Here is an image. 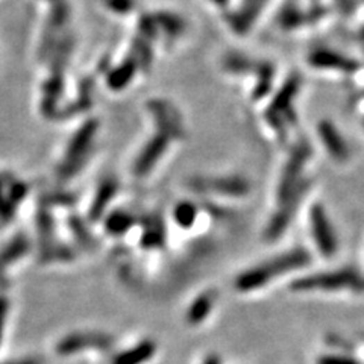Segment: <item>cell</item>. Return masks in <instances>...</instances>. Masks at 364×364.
I'll use <instances>...</instances> for the list:
<instances>
[{
	"mask_svg": "<svg viewBox=\"0 0 364 364\" xmlns=\"http://www.w3.org/2000/svg\"><path fill=\"white\" fill-rule=\"evenodd\" d=\"M204 364H220V363H219V360L216 357H210Z\"/></svg>",
	"mask_w": 364,
	"mask_h": 364,
	"instance_id": "obj_21",
	"label": "cell"
},
{
	"mask_svg": "<svg viewBox=\"0 0 364 364\" xmlns=\"http://www.w3.org/2000/svg\"><path fill=\"white\" fill-rule=\"evenodd\" d=\"M131 76H132V69L129 67V65H125L123 69L120 67L111 74L110 84H111V87H115V88H123L128 84V81L131 79Z\"/></svg>",
	"mask_w": 364,
	"mask_h": 364,
	"instance_id": "obj_15",
	"label": "cell"
},
{
	"mask_svg": "<svg viewBox=\"0 0 364 364\" xmlns=\"http://www.w3.org/2000/svg\"><path fill=\"white\" fill-rule=\"evenodd\" d=\"M195 187L210 192H217L226 196H245L249 192V184L242 178H220V179H205L196 182Z\"/></svg>",
	"mask_w": 364,
	"mask_h": 364,
	"instance_id": "obj_7",
	"label": "cell"
},
{
	"mask_svg": "<svg viewBox=\"0 0 364 364\" xmlns=\"http://www.w3.org/2000/svg\"><path fill=\"white\" fill-rule=\"evenodd\" d=\"M115 192H117V184H115V181H113V179L105 181L104 184L99 187L96 199L93 201V205H91V211H90L91 219L96 220V219L101 217V214L106 208V205H108L113 201Z\"/></svg>",
	"mask_w": 364,
	"mask_h": 364,
	"instance_id": "obj_9",
	"label": "cell"
},
{
	"mask_svg": "<svg viewBox=\"0 0 364 364\" xmlns=\"http://www.w3.org/2000/svg\"><path fill=\"white\" fill-rule=\"evenodd\" d=\"M26 249H28L26 240H19V242H15L14 245L8 247V249L3 252V255L0 256V260H2V263L14 261L15 258H19L23 252H26Z\"/></svg>",
	"mask_w": 364,
	"mask_h": 364,
	"instance_id": "obj_14",
	"label": "cell"
},
{
	"mask_svg": "<svg viewBox=\"0 0 364 364\" xmlns=\"http://www.w3.org/2000/svg\"><path fill=\"white\" fill-rule=\"evenodd\" d=\"M169 137L172 138V135L169 134L156 135L147 143V146L143 149L142 154L138 155V160L135 161V165H134V173L137 176H144L149 172H151L155 163L161 158L163 154L165 152V149H167Z\"/></svg>",
	"mask_w": 364,
	"mask_h": 364,
	"instance_id": "obj_6",
	"label": "cell"
},
{
	"mask_svg": "<svg viewBox=\"0 0 364 364\" xmlns=\"http://www.w3.org/2000/svg\"><path fill=\"white\" fill-rule=\"evenodd\" d=\"M311 233L322 254L329 256L336 252L337 240L334 229L331 226L325 211L322 210L319 205L314 206L311 211Z\"/></svg>",
	"mask_w": 364,
	"mask_h": 364,
	"instance_id": "obj_4",
	"label": "cell"
},
{
	"mask_svg": "<svg viewBox=\"0 0 364 364\" xmlns=\"http://www.w3.org/2000/svg\"><path fill=\"white\" fill-rule=\"evenodd\" d=\"M196 219V206L190 202H182L176 206L175 210V220L178 222L179 226L188 228L193 225Z\"/></svg>",
	"mask_w": 364,
	"mask_h": 364,
	"instance_id": "obj_13",
	"label": "cell"
},
{
	"mask_svg": "<svg viewBox=\"0 0 364 364\" xmlns=\"http://www.w3.org/2000/svg\"><path fill=\"white\" fill-rule=\"evenodd\" d=\"M6 301L3 297H0V336H2V328H3V322H5V316H6Z\"/></svg>",
	"mask_w": 364,
	"mask_h": 364,
	"instance_id": "obj_19",
	"label": "cell"
},
{
	"mask_svg": "<svg viewBox=\"0 0 364 364\" xmlns=\"http://www.w3.org/2000/svg\"><path fill=\"white\" fill-rule=\"evenodd\" d=\"M14 364H38V363L34 360H29V361H20V363H14Z\"/></svg>",
	"mask_w": 364,
	"mask_h": 364,
	"instance_id": "obj_22",
	"label": "cell"
},
{
	"mask_svg": "<svg viewBox=\"0 0 364 364\" xmlns=\"http://www.w3.org/2000/svg\"><path fill=\"white\" fill-rule=\"evenodd\" d=\"M5 202H3V197H2V185H0V213H5L6 208H5Z\"/></svg>",
	"mask_w": 364,
	"mask_h": 364,
	"instance_id": "obj_20",
	"label": "cell"
},
{
	"mask_svg": "<svg viewBox=\"0 0 364 364\" xmlns=\"http://www.w3.org/2000/svg\"><path fill=\"white\" fill-rule=\"evenodd\" d=\"M155 354V345L152 342H143L132 347L125 354H120L114 358L113 364H142Z\"/></svg>",
	"mask_w": 364,
	"mask_h": 364,
	"instance_id": "obj_8",
	"label": "cell"
},
{
	"mask_svg": "<svg viewBox=\"0 0 364 364\" xmlns=\"http://www.w3.org/2000/svg\"><path fill=\"white\" fill-rule=\"evenodd\" d=\"M214 304V295L206 292L201 295L192 304V307L187 311V320L190 324H201V322L208 316Z\"/></svg>",
	"mask_w": 364,
	"mask_h": 364,
	"instance_id": "obj_11",
	"label": "cell"
},
{
	"mask_svg": "<svg viewBox=\"0 0 364 364\" xmlns=\"http://www.w3.org/2000/svg\"><path fill=\"white\" fill-rule=\"evenodd\" d=\"M110 345H111V338L104 334L78 333L63 338V340L58 343L56 351L60 355H70L82 349H91V347L104 349V347H108Z\"/></svg>",
	"mask_w": 364,
	"mask_h": 364,
	"instance_id": "obj_5",
	"label": "cell"
},
{
	"mask_svg": "<svg viewBox=\"0 0 364 364\" xmlns=\"http://www.w3.org/2000/svg\"><path fill=\"white\" fill-rule=\"evenodd\" d=\"M163 243V231L160 228H154L146 231V234L143 237V245L144 246H160Z\"/></svg>",
	"mask_w": 364,
	"mask_h": 364,
	"instance_id": "obj_16",
	"label": "cell"
},
{
	"mask_svg": "<svg viewBox=\"0 0 364 364\" xmlns=\"http://www.w3.org/2000/svg\"><path fill=\"white\" fill-rule=\"evenodd\" d=\"M320 137L324 140V143L326 146L331 155H334L337 160H343L346 156V144L343 143L342 137L337 134V131L326 123V125L320 126Z\"/></svg>",
	"mask_w": 364,
	"mask_h": 364,
	"instance_id": "obj_10",
	"label": "cell"
},
{
	"mask_svg": "<svg viewBox=\"0 0 364 364\" xmlns=\"http://www.w3.org/2000/svg\"><path fill=\"white\" fill-rule=\"evenodd\" d=\"M131 225H132V217L129 216V214L122 213V211L111 214L108 220H106L105 223L106 231L111 234H123Z\"/></svg>",
	"mask_w": 364,
	"mask_h": 364,
	"instance_id": "obj_12",
	"label": "cell"
},
{
	"mask_svg": "<svg viewBox=\"0 0 364 364\" xmlns=\"http://www.w3.org/2000/svg\"><path fill=\"white\" fill-rule=\"evenodd\" d=\"M310 261L308 254L302 249H296L278 256L275 260L246 270L235 281V287L240 292H251L254 288H260L272 281L273 276L283 275L293 269H299Z\"/></svg>",
	"mask_w": 364,
	"mask_h": 364,
	"instance_id": "obj_1",
	"label": "cell"
},
{
	"mask_svg": "<svg viewBox=\"0 0 364 364\" xmlns=\"http://www.w3.org/2000/svg\"><path fill=\"white\" fill-rule=\"evenodd\" d=\"M94 131H96L94 123H88V125L82 126L76 132V135H74L67 149V154H65V160L61 165V173L64 176L73 175L82 164V161H84L91 147V143H93Z\"/></svg>",
	"mask_w": 364,
	"mask_h": 364,
	"instance_id": "obj_2",
	"label": "cell"
},
{
	"mask_svg": "<svg viewBox=\"0 0 364 364\" xmlns=\"http://www.w3.org/2000/svg\"><path fill=\"white\" fill-rule=\"evenodd\" d=\"M106 5H108V8H111V10L117 11V13H126L131 10L134 2H132V0H108Z\"/></svg>",
	"mask_w": 364,
	"mask_h": 364,
	"instance_id": "obj_17",
	"label": "cell"
},
{
	"mask_svg": "<svg viewBox=\"0 0 364 364\" xmlns=\"http://www.w3.org/2000/svg\"><path fill=\"white\" fill-rule=\"evenodd\" d=\"M358 281L352 270H338L329 273H317L304 279L296 281L293 284L295 290H336L346 286H352Z\"/></svg>",
	"mask_w": 364,
	"mask_h": 364,
	"instance_id": "obj_3",
	"label": "cell"
},
{
	"mask_svg": "<svg viewBox=\"0 0 364 364\" xmlns=\"http://www.w3.org/2000/svg\"><path fill=\"white\" fill-rule=\"evenodd\" d=\"M319 364H358V363L351 358H346V357H336V355H329V357L320 358Z\"/></svg>",
	"mask_w": 364,
	"mask_h": 364,
	"instance_id": "obj_18",
	"label": "cell"
}]
</instances>
